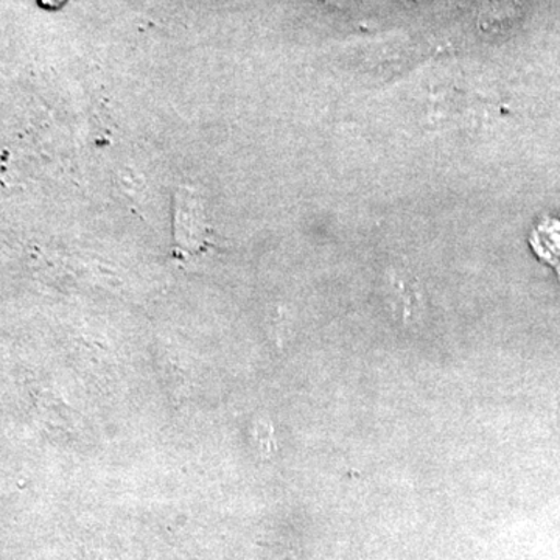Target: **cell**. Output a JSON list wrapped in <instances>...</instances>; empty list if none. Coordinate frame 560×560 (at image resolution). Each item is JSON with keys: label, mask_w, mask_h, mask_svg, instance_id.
<instances>
[{"label": "cell", "mask_w": 560, "mask_h": 560, "mask_svg": "<svg viewBox=\"0 0 560 560\" xmlns=\"http://www.w3.org/2000/svg\"><path fill=\"white\" fill-rule=\"evenodd\" d=\"M209 245V224L205 209L189 190H179L175 201V248L176 254L191 257Z\"/></svg>", "instance_id": "6da1fadb"}, {"label": "cell", "mask_w": 560, "mask_h": 560, "mask_svg": "<svg viewBox=\"0 0 560 560\" xmlns=\"http://www.w3.org/2000/svg\"><path fill=\"white\" fill-rule=\"evenodd\" d=\"M69 0H38L40 9L47 11H57L61 10L62 7H66Z\"/></svg>", "instance_id": "7a4b0ae2"}]
</instances>
